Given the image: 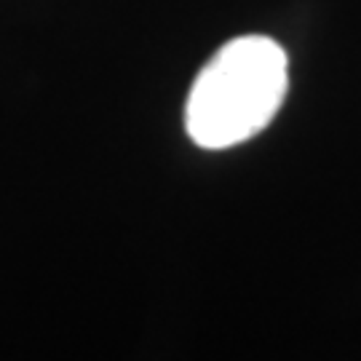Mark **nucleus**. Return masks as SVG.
<instances>
[{
  "mask_svg": "<svg viewBox=\"0 0 361 361\" xmlns=\"http://www.w3.org/2000/svg\"><path fill=\"white\" fill-rule=\"evenodd\" d=\"M289 91L286 51L268 35L228 40L195 75L185 129L198 147L225 150L273 123Z\"/></svg>",
  "mask_w": 361,
  "mask_h": 361,
  "instance_id": "f257e3e1",
  "label": "nucleus"
}]
</instances>
